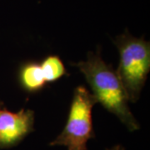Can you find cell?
I'll return each instance as SVG.
<instances>
[{
	"instance_id": "obj_2",
	"label": "cell",
	"mask_w": 150,
	"mask_h": 150,
	"mask_svg": "<svg viewBox=\"0 0 150 150\" xmlns=\"http://www.w3.org/2000/svg\"><path fill=\"white\" fill-rule=\"evenodd\" d=\"M114 43L119 53L116 73L129 102H137L150 71V43L143 38L133 37L129 33L118 36Z\"/></svg>"
},
{
	"instance_id": "obj_1",
	"label": "cell",
	"mask_w": 150,
	"mask_h": 150,
	"mask_svg": "<svg viewBox=\"0 0 150 150\" xmlns=\"http://www.w3.org/2000/svg\"><path fill=\"white\" fill-rule=\"evenodd\" d=\"M84 75L97 103L117 116L130 132L139 129V124L129 106V98L121 81L110 64L101 57L99 48L89 52L84 61L74 64Z\"/></svg>"
},
{
	"instance_id": "obj_6",
	"label": "cell",
	"mask_w": 150,
	"mask_h": 150,
	"mask_svg": "<svg viewBox=\"0 0 150 150\" xmlns=\"http://www.w3.org/2000/svg\"><path fill=\"white\" fill-rule=\"evenodd\" d=\"M41 68L46 83H54L67 74L64 63L56 55H49L41 62Z\"/></svg>"
},
{
	"instance_id": "obj_7",
	"label": "cell",
	"mask_w": 150,
	"mask_h": 150,
	"mask_svg": "<svg viewBox=\"0 0 150 150\" xmlns=\"http://www.w3.org/2000/svg\"><path fill=\"white\" fill-rule=\"evenodd\" d=\"M107 150H124V148H123L122 145L118 144V145L113 146V147H112L111 149H108Z\"/></svg>"
},
{
	"instance_id": "obj_5",
	"label": "cell",
	"mask_w": 150,
	"mask_h": 150,
	"mask_svg": "<svg viewBox=\"0 0 150 150\" xmlns=\"http://www.w3.org/2000/svg\"><path fill=\"white\" fill-rule=\"evenodd\" d=\"M19 83L29 93L41 90L46 84V81L40 64L28 62L23 65L19 70Z\"/></svg>"
},
{
	"instance_id": "obj_3",
	"label": "cell",
	"mask_w": 150,
	"mask_h": 150,
	"mask_svg": "<svg viewBox=\"0 0 150 150\" xmlns=\"http://www.w3.org/2000/svg\"><path fill=\"white\" fill-rule=\"evenodd\" d=\"M96 103L93 95L85 87H77L64 128L49 145L64 146L67 150H88V142L95 138L92 111Z\"/></svg>"
},
{
	"instance_id": "obj_4",
	"label": "cell",
	"mask_w": 150,
	"mask_h": 150,
	"mask_svg": "<svg viewBox=\"0 0 150 150\" xmlns=\"http://www.w3.org/2000/svg\"><path fill=\"white\" fill-rule=\"evenodd\" d=\"M34 131V112L22 108L11 112L0 101V149L15 147Z\"/></svg>"
}]
</instances>
